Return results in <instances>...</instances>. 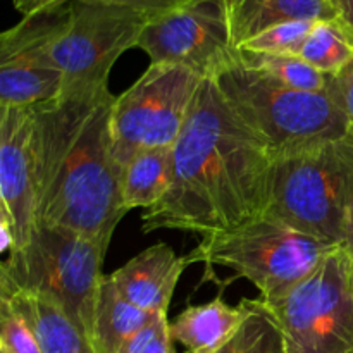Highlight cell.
<instances>
[{
    "mask_svg": "<svg viewBox=\"0 0 353 353\" xmlns=\"http://www.w3.org/2000/svg\"><path fill=\"white\" fill-rule=\"evenodd\" d=\"M168 195L141 214V230L199 236L233 231L269 212L274 161L238 121L214 78L203 79L172 148Z\"/></svg>",
    "mask_w": 353,
    "mask_h": 353,
    "instance_id": "obj_1",
    "label": "cell"
},
{
    "mask_svg": "<svg viewBox=\"0 0 353 353\" xmlns=\"http://www.w3.org/2000/svg\"><path fill=\"white\" fill-rule=\"evenodd\" d=\"M114 100L107 85L31 107L38 224L76 231L107 250L128 214L110 137Z\"/></svg>",
    "mask_w": 353,
    "mask_h": 353,
    "instance_id": "obj_2",
    "label": "cell"
},
{
    "mask_svg": "<svg viewBox=\"0 0 353 353\" xmlns=\"http://www.w3.org/2000/svg\"><path fill=\"white\" fill-rule=\"evenodd\" d=\"M212 78L231 112L268 148L272 161L353 131L334 76L324 92L290 88L241 64L234 50L233 59Z\"/></svg>",
    "mask_w": 353,
    "mask_h": 353,
    "instance_id": "obj_3",
    "label": "cell"
},
{
    "mask_svg": "<svg viewBox=\"0 0 353 353\" xmlns=\"http://www.w3.org/2000/svg\"><path fill=\"white\" fill-rule=\"evenodd\" d=\"M353 193V131L276 159L269 214L331 245L345 234Z\"/></svg>",
    "mask_w": 353,
    "mask_h": 353,
    "instance_id": "obj_4",
    "label": "cell"
},
{
    "mask_svg": "<svg viewBox=\"0 0 353 353\" xmlns=\"http://www.w3.org/2000/svg\"><path fill=\"white\" fill-rule=\"evenodd\" d=\"M107 248L76 231L38 224L30 243L10 252L0 268V288L52 296L88 334L93 324Z\"/></svg>",
    "mask_w": 353,
    "mask_h": 353,
    "instance_id": "obj_5",
    "label": "cell"
},
{
    "mask_svg": "<svg viewBox=\"0 0 353 353\" xmlns=\"http://www.w3.org/2000/svg\"><path fill=\"white\" fill-rule=\"evenodd\" d=\"M317 238L264 214L223 234L202 238L190 262H205L250 281L262 300H274L295 288L334 248Z\"/></svg>",
    "mask_w": 353,
    "mask_h": 353,
    "instance_id": "obj_6",
    "label": "cell"
},
{
    "mask_svg": "<svg viewBox=\"0 0 353 353\" xmlns=\"http://www.w3.org/2000/svg\"><path fill=\"white\" fill-rule=\"evenodd\" d=\"M205 76L178 64H150L110 112L114 157L124 165L147 150H172Z\"/></svg>",
    "mask_w": 353,
    "mask_h": 353,
    "instance_id": "obj_7",
    "label": "cell"
},
{
    "mask_svg": "<svg viewBox=\"0 0 353 353\" xmlns=\"http://www.w3.org/2000/svg\"><path fill=\"white\" fill-rule=\"evenodd\" d=\"M262 302L281 330L286 353H353L350 257L341 247L288 293Z\"/></svg>",
    "mask_w": 353,
    "mask_h": 353,
    "instance_id": "obj_8",
    "label": "cell"
},
{
    "mask_svg": "<svg viewBox=\"0 0 353 353\" xmlns=\"http://www.w3.org/2000/svg\"><path fill=\"white\" fill-rule=\"evenodd\" d=\"M152 17L116 3L72 0L68 26L52 47V59L64 78V90L109 85L117 59L137 41Z\"/></svg>",
    "mask_w": 353,
    "mask_h": 353,
    "instance_id": "obj_9",
    "label": "cell"
},
{
    "mask_svg": "<svg viewBox=\"0 0 353 353\" xmlns=\"http://www.w3.org/2000/svg\"><path fill=\"white\" fill-rule=\"evenodd\" d=\"M72 2L23 16L0 37V105L33 107L64 90L52 47L71 19Z\"/></svg>",
    "mask_w": 353,
    "mask_h": 353,
    "instance_id": "obj_10",
    "label": "cell"
},
{
    "mask_svg": "<svg viewBox=\"0 0 353 353\" xmlns=\"http://www.w3.org/2000/svg\"><path fill=\"white\" fill-rule=\"evenodd\" d=\"M137 48L150 64H178L205 78L216 74L233 59L223 0L195 3L155 16L145 24Z\"/></svg>",
    "mask_w": 353,
    "mask_h": 353,
    "instance_id": "obj_11",
    "label": "cell"
},
{
    "mask_svg": "<svg viewBox=\"0 0 353 353\" xmlns=\"http://www.w3.org/2000/svg\"><path fill=\"white\" fill-rule=\"evenodd\" d=\"M33 133L31 107L0 105V214L12 226L14 250L30 243L38 226Z\"/></svg>",
    "mask_w": 353,
    "mask_h": 353,
    "instance_id": "obj_12",
    "label": "cell"
},
{
    "mask_svg": "<svg viewBox=\"0 0 353 353\" xmlns=\"http://www.w3.org/2000/svg\"><path fill=\"white\" fill-rule=\"evenodd\" d=\"M192 264L169 245L155 243L110 274L117 292L145 312L168 316L172 295L183 271Z\"/></svg>",
    "mask_w": 353,
    "mask_h": 353,
    "instance_id": "obj_13",
    "label": "cell"
},
{
    "mask_svg": "<svg viewBox=\"0 0 353 353\" xmlns=\"http://www.w3.org/2000/svg\"><path fill=\"white\" fill-rule=\"evenodd\" d=\"M233 48L292 21H336L333 0H223Z\"/></svg>",
    "mask_w": 353,
    "mask_h": 353,
    "instance_id": "obj_14",
    "label": "cell"
},
{
    "mask_svg": "<svg viewBox=\"0 0 353 353\" xmlns=\"http://www.w3.org/2000/svg\"><path fill=\"white\" fill-rule=\"evenodd\" d=\"M0 296L9 299L26 319L43 353H97L88 334L52 296L14 288H0Z\"/></svg>",
    "mask_w": 353,
    "mask_h": 353,
    "instance_id": "obj_15",
    "label": "cell"
},
{
    "mask_svg": "<svg viewBox=\"0 0 353 353\" xmlns=\"http://www.w3.org/2000/svg\"><path fill=\"white\" fill-rule=\"evenodd\" d=\"M250 314V303L228 305L223 299L188 305L172 323L169 331L174 343L185 347L186 353H212L238 333Z\"/></svg>",
    "mask_w": 353,
    "mask_h": 353,
    "instance_id": "obj_16",
    "label": "cell"
},
{
    "mask_svg": "<svg viewBox=\"0 0 353 353\" xmlns=\"http://www.w3.org/2000/svg\"><path fill=\"white\" fill-rule=\"evenodd\" d=\"M157 314L145 312L128 302L105 276L100 286L93 324V347L97 353H123L124 348L150 326Z\"/></svg>",
    "mask_w": 353,
    "mask_h": 353,
    "instance_id": "obj_17",
    "label": "cell"
},
{
    "mask_svg": "<svg viewBox=\"0 0 353 353\" xmlns=\"http://www.w3.org/2000/svg\"><path fill=\"white\" fill-rule=\"evenodd\" d=\"M172 150H147L134 155L121 176L124 210H148L162 202L172 185Z\"/></svg>",
    "mask_w": 353,
    "mask_h": 353,
    "instance_id": "obj_18",
    "label": "cell"
},
{
    "mask_svg": "<svg viewBox=\"0 0 353 353\" xmlns=\"http://www.w3.org/2000/svg\"><path fill=\"white\" fill-rule=\"evenodd\" d=\"M236 57L241 64L269 76L281 85L303 92H324L331 86L333 76L317 71L299 55L259 54L236 48Z\"/></svg>",
    "mask_w": 353,
    "mask_h": 353,
    "instance_id": "obj_19",
    "label": "cell"
},
{
    "mask_svg": "<svg viewBox=\"0 0 353 353\" xmlns=\"http://www.w3.org/2000/svg\"><path fill=\"white\" fill-rule=\"evenodd\" d=\"M299 57L324 74H338L353 61V38L340 21H317Z\"/></svg>",
    "mask_w": 353,
    "mask_h": 353,
    "instance_id": "obj_20",
    "label": "cell"
},
{
    "mask_svg": "<svg viewBox=\"0 0 353 353\" xmlns=\"http://www.w3.org/2000/svg\"><path fill=\"white\" fill-rule=\"evenodd\" d=\"M250 314L238 333L212 353H286L281 330L261 299L248 300Z\"/></svg>",
    "mask_w": 353,
    "mask_h": 353,
    "instance_id": "obj_21",
    "label": "cell"
},
{
    "mask_svg": "<svg viewBox=\"0 0 353 353\" xmlns=\"http://www.w3.org/2000/svg\"><path fill=\"white\" fill-rule=\"evenodd\" d=\"M317 21H292L272 26L248 40L241 50L259 52V54L299 55L303 41L307 40Z\"/></svg>",
    "mask_w": 353,
    "mask_h": 353,
    "instance_id": "obj_22",
    "label": "cell"
},
{
    "mask_svg": "<svg viewBox=\"0 0 353 353\" xmlns=\"http://www.w3.org/2000/svg\"><path fill=\"white\" fill-rule=\"evenodd\" d=\"M0 350L6 353H43L30 324L6 296H0Z\"/></svg>",
    "mask_w": 353,
    "mask_h": 353,
    "instance_id": "obj_23",
    "label": "cell"
},
{
    "mask_svg": "<svg viewBox=\"0 0 353 353\" xmlns=\"http://www.w3.org/2000/svg\"><path fill=\"white\" fill-rule=\"evenodd\" d=\"M123 353H174L168 316L157 317L124 348Z\"/></svg>",
    "mask_w": 353,
    "mask_h": 353,
    "instance_id": "obj_24",
    "label": "cell"
},
{
    "mask_svg": "<svg viewBox=\"0 0 353 353\" xmlns=\"http://www.w3.org/2000/svg\"><path fill=\"white\" fill-rule=\"evenodd\" d=\"M97 2L116 3V6L128 7V9L138 10V12H143L147 16L155 17L171 12V10L181 9V7L195 3L199 0H97Z\"/></svg>",
    "mask_w": 353,
    "mask_h": 353,
    "instance_id": "obj_25",
    "label": "cell"
},
{
    "mask_svg": "<svg viewBox=\"0 0 353 353\" xmlns=\"http://www.w3.org/2000/svg\"><path fill=\"white\" fill-rule=\"evenodd\" d=\"M334 88L353 130V61L345 65L338 74H334Z\"/></svg>",
    "mask_w": 353,
    "mask_h": 353,
    "instance_id": "obj_26",
    "label": "cell"
},
{
    "mask_svg": "<svg viewBox=\"0 0 353 353\" xmlns=\"http://www.w3.org/2000/svg\"><path fill=\"white\" fill-rule=\"evenodd\" d=\"M69 2H72V0H12L14 7H16L23 16H30V14L57 9V7L65 6V3Z\"/></svg>",
    "mask_w": 353,
    "mask_h": 353,
    "instance_id": "obj_27",
    "label": "cell"
},
{
    "mask_svg": "<svg viewBox=\"0 0 353 353\" xmlns=\"http://www.w3.org/2000/svg\"><path fill=\"white\" fill-rule=\"evenodd\" d=\"M333 2L338 12L336 21H340L341 26L353 38V0H333Z\"/></svg>",
    "mask_w": 353,
    "mask_h": 353,
    "instance_id": "obj_28",
    "label": "cell"
},
{
    "mask_svg": "<svg viewBox=\"0 0 353 353\" xmlns=\"http://www.w3.org/2000/svg\"><path fill=\"white\" fill-rule=\"evenodd\" d=\"M341 248L347 252V255L353 261V193L350 203H348V212H347V221H345V234L343 241H341Z\"/></svg>",
    "mask_w": 353,
    "mask_h": 353,
    "instance_id": "obj_29",
    "label": "cell"
},
{
    "mask_svg": "<svg viewBox=\"0 0 353 353\" xmlns=\"http://www.w3.org/2000/svg\"><path fill=\"white\" fill-rule=\"evenodd\" d=\"M350 281H352V290H353V261H350Z\"/></svg>",
    "mask_w": 353,
    "mask_h": 353,
    "instance_id": "obj_30",
    "label": "cell"
},
{
    "mask_svg": "<svg viewBox=\"0 0 353 353\" xmlns=\"http://www.w3.org/2000/svg\"><path fill=\"white\" fill-rule=\"evenodd\" d=\"M0 353H6V352H2V350H0Z\"/></svg>",
    "mask_w": 353,
    "mask_h": 353,
    "instance_id": "obj_31",
    "label": "cell"
}]
</instances>
